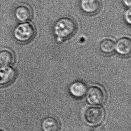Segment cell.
I'll return each instance as SVG.
<instances>
[{
    "mask_svg": "<svg viewBox=\"0 0 131 131\" xmlns=\"http://www.w3.org/2000/svg\"><path fill=\"white\" fill-rule=\"evenodd\" d=\"M77 29L76 21L69 17H64L58 20L53 27V32L58 40H64L71 38Z\"/></svg>",
    "mask_w": 131,
    "mask_h": 131,
    "instance_id": "1",
    "label": "cell"
},
{
    "mask_svg": "<svg viewBox=\"0 0 131 131\" xmlns=\"http://www.w3.org/2000/svg\"><path fill=\"white\" fill-rule=\"evenodd\" d=\"M36 35V29L35 25L28 22L21 23L15 27L13 36L16 41L21 43L30 42Z\"/></svg>",
    "mask_w": 131,
    "mask_h": 131,
    "instance_id": "2",
    "label": "cell"
},
{
    "mask_svg": "<svg viewBox=\"0 0 131 131\" xmlns=\"http://www.w3.org/2000/svg\"><path fill=\"white\" fill-rule=\"evenodd\" d=\"M106 98V94L104 90L98 86H91L86 92V100L88 103L91 105L103 104L105 102Z\"/></svg>",
    "mask_w": 131,
    "mask_h": 131,
    "instance_id": "3",
    "label": "cell"
},
{
    "mask_svg": "<svg viewBox=\"0 0 131 131\" xmlns=\"http://www.w3.org/2000/svg\"><path fill=\"white\" fill-rule=\"evenodd\" d=\"M84 117L85 121L89 124H99L104 119V111L101 107L91 106L86 110Z\"/></svg>",
    "mask_w": 131,
    "mask_h": 131,
    "instance_id": "4",
    "label": "cell"
},
{
    "mask_svg": "<svg viewBox=\"0 0 131 131\" xmlns=\"http://www.w3.org/2000/svg\"><path fill=\"white\" fill-rule=\"evenodd\" d=\"M17 71L11 66L0 67V86L10 84L17 77Z\"/></svg>",
    "mask_w": 131,
    "mask_h": 131,
    "instance_id": "5",
    "label": "cell"
},
{
    "mask_svg": "<svg viewBox=\"0 0 131 131\" xmlns=\"http://www.w3.org/2000/svg\"><path fill=\"white\" fill-rule=\"evenodd\" d=\"M16 19L21 23L28 22L32 18L33 15L31 8L27 4H21L16 6L14 10Z\"/></svg>",
    "mask_w": 131,
    "mask_h": 131,
    "instance_id": "6",
    "label": "cell"
},
{
    "mask_svg": "<svg viewBox=\"0 0 131 131\" xmlns=\"http://www.w3.org/2000/svg\"><path fill=\"white\" fill-rule=\"evenodd\" d=\"M102 3L101 0H81L82 10L87 14L94 15L101 10Z\"/></svg>",
    "mask_w": 131,
    "mask_h": 131,
    "instance_id": "7",
    "label": "cell"
},
{
    "mask_svg": "<svg viewBox=\"0 0 131 131\" xmlns=\"http://www.w3.org/2000/svg\"><path fill=\"white\" fill-rule=\"evenodd\" d=\"M117 53L122 56H129L131 52V41L129 38L123 37L119 39L115 44Z\"/></svg>",
    "mask_w": 131,
    "mask_h": 131,
    "instance_id": "8",
    "label": "cell"
},
{
    "mask_svg": "<svg viewBox=\"0 0 131 131\" xmlns=\"http://www.w3.org/2000/svg\"><path fill=\"white\" fill-rule=\"evenodd\" d=\"M69 90L72 95L79 99L85 95L87 91V85L84 82L76 81L70 85Z\"/></svg>",
    "mask_w": 131,
    "mask_h": 131,
    "instance_id": "9",
    "label": "cell"
},
{
    "mask_svg": "<svg viewBox=\"0 0 131 131\" xmlns=\"http://www.w3.org/2000/svg\"><path fill=\"white\" fill-rule=\"evenodd\" d=\"M41 127L43 131H58L60 129V123L56 118L49 116L42 120Z\"/></svg>",
    "mask_w": 131,
    "mask_h": 131,
    "instance_id": "10",
    "label": "cell"
},
{
    "mask_svg": "<svg viewBox=\"0 0 131 131\" xmlns=\"http://www.w3.org/2000/svg\"><path fill=\"white\" fill-rule=\"evenodd\" d=\"M115 42L111 39H106L101 41L99 44L100 51L105 55H111L115 50Z\"/></svg>",
    "mask_w": 131,
    "mask_h": 131,
    "instance_id": "11",
    "label": "cell"
},
{
    "mask_svg": "<svg viewBox=\"0 0 131 131\" xmlns=\"http://www.w3.org/2000/svg\"><path fill=\"white\" fill-rule=\"evenodd\" d=\"M14 62V56L11 51L4 49L0 51V66H7Z\"/></svg>",
    "mask_w": 131,
    "mask_h": 131,
    "instance_id": "12",
    "label": "cell"
},
{
    "mask_svg": "<svg viewBox=\"0 0 131 131\" xmlns=\"http://www.w3.org/2000/svg\"><path fill=\"white\" fill-rule=\"evenodd\" d=\"M124 17L126 21L130 25L131 24V9L130 8L126 11V12L125 13Z\"/></svg>",
    "mask_w": 131,
    "mask_h": 131,
    "instance_id": "13",
    "label": "cell"
},
{
    "mask_svg": "<svg viewBox=\"0 0 131 131\" xmlns=\"http://www.w3.org/2000/svg\"><path fill=\"white\" fill-rule=\"evenodd\" d=\"M123 2L124 5L130 8L131 5V0H123Z\"/></svg>",
    "mask_w": 131,
    "mask_h": 131,
    "instance_id": "14",
    "label": "cell"
}]
</instances>
